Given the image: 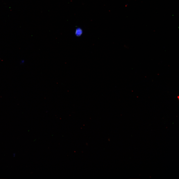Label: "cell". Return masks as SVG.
<instances>
[{
    "label": "cell",
    "instance_id": "obj_1",
    "mask_svg": "<svg viewBox=\"0 0 179 179\" xmlns=\"http://www.w3.org/2000/svg\"><path fill=\"white\" fill-rule=\"evenodd\" d=\"M83 33V31L82 29L80 28H77L75 30V34L77 37L81 36Z\"/></svg>",
    "mask_w": 179,
    "mask_h": 179
},
{
    "label": "cell",
    "instance_id": "obj_2",
    "mask_svg": "<svg viewBox=\"0 0 179 179\" xmlns=\"http://www.w3.org/2000/svg\"><path fill=\"white\" fill-rule=\"evenodd\" d=\"M21 62V63H23L24 62V61L23 60H22Z\"/></svg>",
    "mask_w": 179,
    "mask_h": 179
}]
</instances>
